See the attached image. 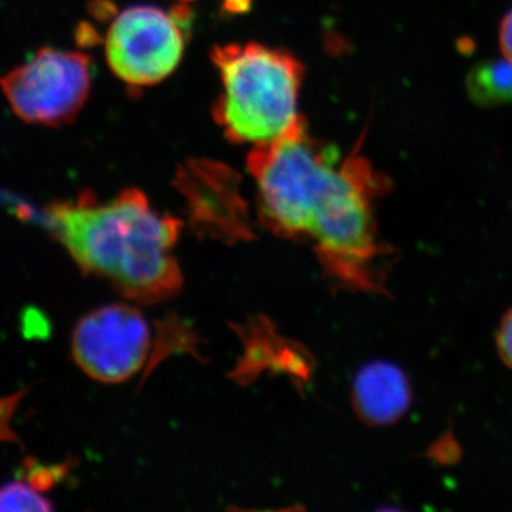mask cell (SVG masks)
Instances as JSON below:
<instances>
[{"label": "cell", "instance_id": "1", "mask_svg": "<svg viewBox=\"0 0 512 512\" xmlns=\"http://www.w3.org/2000/svg\"><path fill=\"white\" fill-rule=\"evenodd\" d=\"M47 215L80 268L110 279L127 298L160 302L183 284L173 255L180 221L154 210L143 192L127 190L106 202L84 195Z\"/></svg>", "mask_w": 512, "mask_h": 512}, {"label": "cell", "instance_id": "2", "mask_svg": "<svg viewBox=\"0 0 512 512\" xmlns=\"http://www.w3.org/2000/svg\"><path fill=\"white\" fill-rule=\"evenodd\" d=\"M211 57L222 84L214 116L229 140L259 146L284 136L301 119L305 69L291 53L245 43L217 46Z\"/></svg>", "mask_w": 512, "mask_h": 512}, {"label": "cell", "instance_id": "3", "mask_svg": "<svg viewBox=\"0 0 512 512\" xmlns=\"http://www.w3.org/2000/svg\"><path fill=\"white\" fill-rule=\"evenodd\" d=\"M338 158L335 148L322 146L309 136L302 117L284 136L255 146L248 168L265 224L286 237L308 235Z\"/></svg>", "mask_w": 512, "mask_h": 512}, {"label": "cell", "instance_id": "4", "mask_svg": "<svg viewBox=\"0 0 512 512\" xmlns=\"http://www.w3.org/2000/svg\"><path fill=\"white\" fill-rule=\"evenodd\" d=\"M380 185L365 158H348L330 178L309 228L329 268L355 285H375L367 274L379 255L370 198Z\"/></svg>", "mask_w": 512, "mask_h": 512}, {"label": "cell", "instance_id": "5", "mask_svg": "<svg viewBox=\"0 0 512 512\" xmlns=\"http://www.w3.org/2000/svg\"><path fill=\"white\" fill-rule=\"evenodd\" d=\"M92 84L89 55L53 47L40 49L29 62L0 79L16 116L49 127L70 123L89 99Z\"/></svg>", "mask_w": 512, "mask_h": 512}, {"label": "cell", "instance_id": "6", "mask_svg": "<svg viewBox=\"0 0 512 512\" xmlns=\"http://www.w3.org/2000/svg\"><path fill=\"white\" fill-rule=\"evenodd\" d=\"M183 23L156 6H133L111 23L106 37L107 63L133 87L163 82L184 55Z\"/></svg>", "mask_w": 512, "mask_h": 512}, {"label": "cell", "instance_id": "7", "mask_svg": "<svg viewBox=\"0 0 512 512\" xmlns=\"http://www.w3.org/2000/svg\"><path fill=\"white\" fill-rule=\"evenodd\" d=\"M151 330L146 318L127 305H109L84 316L72 339L77 365L93 379L121 383L146 365Z\"/></svg>", "mask_w": 512, "mask_h": 512}, {"label": "cell", "instance_id": "8", "mask_svg": "<svg viewBox=\"0 0 512 512\" xmlns=\"http://www.w3.org/2000/svg\"><path fill=\"white\" fill-rule=\"evenodd\" d=\"M410 403L409 380L393 363L373 362L357 373L353 383V406L366 423L392 424L409 410Z\"/></svg>", "mask_w": 512, "mask_h": 512}, {"label": "cell", "instance_id": "9", "mask_svg": "<svg viewBox=\"0 0 512 512\" xmlns=\"http://www.w3.org/2000/svg\"><path fill=\"white\" fill-rule=\"evenodd\" d=\"M468 97L483 107L512 103V63L508 59L484 60L467 76Z\"/></svg>", "mask_w": 512, "mask_h": 512}, {"label": "cell", "instance_id": "10", "mask_svg": "<svg viewBox=\"0 0 512 512\" xmlns=\"http://www.w3.org/2000/svg\"><path fill=\"white\" fill-rule=\"evenodd\" d=\"M35 481H13L0 487V511H50L53 505Z\"/></svg>", "mask_w": 512, "mask_h": 512}, {"label": "cell", "instance_id": "11", "mask_svg": "<svg viewBox=\"0 0 512 512\" xmlns=\"http://www.w3.org/2000/svg\"><path fill=\"white\" fill-rule=\"evenodd\" d=\"M429 457L433 458L436 463L451 466V464H456L460 460L461 448L458 446L453 434L447 433L430 447Z\"/></svg>", "mask_w": 512, "mask_h": 512}, {"label": "cell", "instance_id": "12", "mask_svg": "<svg viewBox=\"0 0 512 512\" xmlns=\"http://www.w3.org/2000/svg\"><path fill=\"white\" fill-rule=\"evenodd\" d=\"M498 352L505 365L512 369V309L505 313L497 335Z\"/></svg>", "mask_w": 512, "mask_h": 512}, {"label": "cell", "instance_id": "13", "mask_svg": "<svg viewBox=\"0 0 512 512\" xmlns=\"http://www.w3.org/2000/svg\"><path fill=\"white\" fill-rule=\"evenodd\" d=\"M500 43L505 59L512 63V10L505 16L503 25H501Z\"/></svg>", "mask_w": 512, "mask_h": 512}]
</instances>
